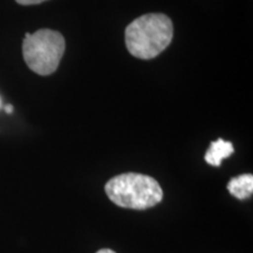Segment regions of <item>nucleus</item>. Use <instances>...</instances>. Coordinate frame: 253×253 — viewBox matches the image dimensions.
<instances>
[{
	"mask_svg": "<svg viewBox=\"0 0 253 253\" xmlns=\"http://www.w3.org/2000/svg\"><path fill=\"white\" fill-rule=\"evenodd\" d=\"M66 42L61 33L52 30H39L26 33L23 42L25 62L32 72L39 75L53 74L59 67Z\"/></svg>",
	"mask_w": 253,
	"mask_h": 253,
	"instance_id": "3",
	"label": "nucleus"
},
{
	"mask_svg": "<svg viewBox=\"0 0 253 253\" xmlns=\"http://www.w3.org/2000/svg\"><path fill=\"white\" fill-rule=\"evenodd\" d=\"M96 253H116V252H114L113 250H109V249H102L100 250V251H97Z\"/></svg>",
	"mask_w": 253,
	"mask_h": 253,
	"instance_id": "8",
	"label": "nucleus"
},
{
	"mask_svg": "<svg viewBox=\"0 0 253 253\" xmlns=\"http://www.w3.org/2000/svg\"><path fill=\"white\" fill-rule=\"evenodd\" d=\"M173 25L162 13H148L135 19L126 28V46L132 56L150 60L171 43Z\"/></svg>",
	"mask_w": 253,
	"mask_h": 253,
	"instance_id": "1",
	"label": "nucleus"
},
{
	"mask_svg": "<svg viewBox=\"0 0 253 253\" xmlns=\"http://www.w3.org/2000/svg\"><path fill=\"white\" fill-rule=\"evenodd\" d=\"M106 194L118 207L145 210L162 201L163 190L153 177L142 173L128 172L109 179L106 184Z\"/></svg>",
	"mask_w": 253,
	"mask_h": 253,
	"instance_id": "2",
	"label": "nucleus"
},
{
	"mask_svg": "<svg viewBox=\"0 0 253 253\" xmlns=\"http://www.w3.org/2000/svg\"><path fill=\"white\" fill-rule=\"evenodd\" d=\"M5 112L7 114H11L13 112V107H12L11 104H7V106H5Z\"/></svg>",
	"mask_w": 253,
	"mask_h": 253,
	"instance_id": "7",
	"label": "nucleus"
},
{
	"mask_svg": "<svg viewBox=\"0 0 253 253\" xmlns=\"http://www.w3.org/2000/svg\"><path fill=\"white\" fill-rule=\"evenodd\" d=\"M233 145L231 142L224 141L223 138H218L217 141L212 142L205 153V162L210 166L220 167L224 158L230 157L233 154Z\"/></svg>",
	"mask_w": 253,
	"mask_h": 253,
	"instance_id": "4",
	"label": "nucleus"
},
{
	"mask_svg": "<svg viewBox=\"0 0 253 253\" xmlns=\"http://www.w3.org/2000/svg\"><path fill=\"white\" fill-rule=\"evenodd\" d=\"M227 190L231 195L238 199L251 197L253 192V176L251 173H244V175L233 177L227 183Z\"/></svg>",
	"mask_w": 253,
	"mask_h": 253,
	"instance_id": "5",
	"label": "nucleus"
},
{
	"mask_svg": "<svg viewBox=\"0 0 253 253\" xmlns=\"http://www.w3.org/2000/svg\"><path fill=\"white\" fill-rule=\"evenodd\" d=\"M15 1L18 2V4L20 5H37V4H41V2L46 1V0H15Z\"/></svg>",
	"mask_w": 253,
	"mask_h": 253,
	"instance_id": "6",
	"label": "nucleus"
}]
</instances>
